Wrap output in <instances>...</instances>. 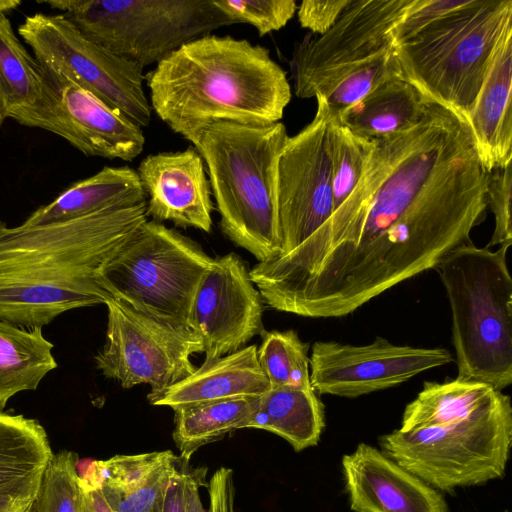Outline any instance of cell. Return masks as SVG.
<instances>
[{
  "label": "cell",
  "instance_id": "cell-1",
  "mask_svg": "<svg viewBox=\"0 0 512 512\" xmlns=\"http://www.w3.org/2000/svg\"><path fill=\"white\" fill-rule=\"evenodd\" d=\"M488 177L467 121L429 101L414 127L372 139L350 196L276 266L271 307L343 317L436 268L484 221Z\"/></svg>",
  "mask_w": 512,
  "mask_h": 512
},
{
  "label": "cell",
  "instance_id": "cell-2",
  "mask_svg": "<svg viewBox=\"0 0 512 512\" xmlns=\"http://www.w3.org/2000/svg\"><path fill=\"white\" fill-rule=\"evenodd\" d=\"M147 219L146 202L46 225L0 219V320L43 328L69 310L104 304L100 268Z\"/></svg>",
  "mask_w": 512,
  "mask_h": 512
},
{
  "label": "cell",
  "instance_id": "cell-3",
  "mask_svg": "<svg viewBox=\"0 0 512 512\" xmlns=\"http://www.w3.org/2000/svg\"><path fill=\"white\" fill-rule=\"evenodd\" d=\"M394 462L440 491L485 484L505 474L512 406L492 386L455 378L425 382L401 427L379 438Z\"/></svg>",
  "mask_w": 512,
  "mask_h": 512
},
{
  "label": "cell",
  "instance_id": "cell-4",
  "mask_svg": "<svg viewBox=\"0 0 512 512\" xmlns=\"http://www.w3.org/2000/svg\"><path fill=\"white\" fill-rule=\"evenodd\" d=\"M146 78L152 110L183 138L218 121L280 122L292 96L286 72L267 48L231 36L191 40Z\"/></svg>",
  "mask_w": 512,
  "mask_h": 512
},
{
  "label": "cell",
  "instance_id": "cell-5",
  "mask_svg": "<svg viewBox=\"0 0 512 512\" xmlns=\"http://www.w3.org/2000/svg\"><path fill=\"white\" fill-rule=\"evenodd\" d=\"M287 138L281 122L229 121L210 123L185 137L206 164L219 228L258 262L280 253L277 164Z\"/></svg>",
  "mask_w": 512,
  "mask_h": 512
},
{
  "label": "cell",
  "instance_id": "cell-6",
  "mask_svg": "<svg viewBox=\"0 0 512 512\" xmlns=\"http://www.w3.org/2000/svg\"><path fill=\"white\" fill-rule=\"evenodd\" d=\"M465 243L436 266L452 312L456 378L501 391L512 383V279L507 253Z\"/></svg>",
  "mask_w": 512,
  "mask_h": 512
},
{
  "label": "cell",
  "instance_id": "cell-7",
  "mask_svg": "<svg viewBox=\"0 0 512 512\" xmlns=\"http://www.w3.org/2000/svg\"><path fill=\"white\" fill-rule=\"evenodd\" d=\"M510 21L512 0H465L393 46L403 78L466 120Z\"/></svg>",
  "mask_w": 512,
  "mask_h": 512
},
{
  "label": "cell",
  "instance_id": "cell-8",
  "mask_svg": "<svg viewBox=\"0 0 512 512\" xmlns=\"http://www.w3.org/2000/svg\"><path fill=\"white\" fill-rule=\"evenodd\" d=\"M212 261L197 242L147 219L102 265L97 280L137 310L192 329L194 299Z\"/></svg>",
  "mask_w": 512,
  "mask_h": 512
},
{
  "label": "cell",
  "instance_id": "cell-9",
  "mask_svg": "<svg viewBox=\"0 0 512 512\" xmlns=\"http://www.w3.org/2000/svg\"><path fill=\"white\" fill-rule=\"evenodd\" d=\"M88 40L144 68L235 24L212 0H47Z\"/></svg>",
  "mask_w": 512,
  "mask_h": 512
},
{
  "label": "cell",
  "instance_id": "cell-10",
  "mask_svg": "<svg viewBox=\"0 0 512 512\" xmlns=\"http://www.w3.org/2000/svg\"><path fill=\"white\" fill-rule=\"evenodd\" d=\"M17 31L41 66L68 77L139 127L150 124L142 67L85 38L63 14L34 13Z\"/></svg>",
  "mask_w": 512,
  "mask_h": 512
},
{
  "label": "cell",
  "instance_id": "cell-11",
  "mask_svg": "<svg viewBox=\"0 0 512 512\" xmlns=\"http://www.w3.org/2000/svg\"><path fill=\"white\" fill-rule=\"evenodd\" d=\"M106 341L95 356L97 369L123 388L148 384L162 391L195 371L191 356L203 353L189 327L155 318L108 295Z\"/></svg>",
  "mask_w": 512,
  "mask_h": 512
},
{
  "label": "cell",
  "instance_id": "cell-12",
  "mask_svg": "<svg viewBox=\"0 0 512 512\" xmlns=\"http://www.w3.org/2000/svg\"><path fill=\"white\" fill-rule=\"evenodd\" d=\"M17 123L51 132L86 156L132 161L145 145L141 127L68 77L41 66L35 100L15 111Z\"/></svg>",
  "mask_w": 512,
  "mask_h": 512
},
{
  "label": "cell",
  "instance_id": "cell-13",
  "mask_svg": "<svg viewBox=\"0 0 512 512\" xmlns=\"http://www.w3.org/2000/svg\"><path fill=\"white\" fill-rule=\"evenodd\" d=\"M315 98L313 120L296 135L288 136L278 158V256L289 254L313 238L333 213L326 140L329 110L322 96Z\"/></svg>",
  "mask_w": 512,
  "mask_h": 512
},
{
  "label": "cell",
  "instance_id": "cell-14",
  "mask_svg": "<svg viewBox=\"0 0 512 512\" xmlns=\"http://www.w3.org/2000/svg\"><path fill=\"white\" fill-rule=\"evenodd\" d=\"M412 0H351L319 38L298 44L291 67L294 92L312 98L344 71L393 48V29Z\"/></svg>",
  "mask_w": 512,
  "mask_h": 512
},
{
  "label": "cell",
  "instance_id": "cell-15",
  "mask_svg": "<svg viewBox=\"0 0 512 512\" xmlns=\"http://www.w3.org/2000/svg\"><path fill=\"white\" fill-rule=\"evenodd\" d=\"M452 361L444 348L395 345L382 337L367 345L317 341L309 359L310 382L319 394L356 398L395 387Z\"/></svg>",
  "mask_w": 512,
  "mask_h": 512
},
{
  "label": "cell",
  "instance_id": "cell-16",
  "mask_svg": "<svg viewBox=\"0 0 512 512\" xmlns=\"http://www.w3.org/2000/svg\"><path fill=\"white\" fill-rule=\"evenodd\" d=\"M263 299L249 270L235 253L213 258L192 307V329L201 339L204 361L233 353L264 331Z\"/></svg>",
  "mask_w": 512,
  "mask_h": 512
},
{
  "label": "cell",
  "instance_id": "cell-17",
  "mask_svg": "<svg viewBox=\"0 0 512 512\" xmlns=\"http://www.w3.org/2000/svg\"><path fill=\"white\" fill-rule=\"evenodd\" d=\"M136 171L146 194L147 217L210 232L211 188L204 161L193 146L148 155Z\"/></svg>",
  "mask_w": 512,
  "mask_h": 512
},
{
  "label": "cell",
  "instance_id": "cell-18",
  "mask_svg": "<svg viewBox=\"0 0 512 512\" xmlns=\"http://www.w3.org/2000/svg\"><path fill=\"white\" fill-rule=\"evenodd\" d=\"M342 469L354 512H448L439 490L369 444L345 454Z\"/></svg>",
  "mask_w": 512,
  "mask_h": 512
},
{
  "label": "cell",
  "instance_id": "cell-19",
  "mask_svg": "<svg viewBox=\"0 0 512 512\" xmlns=\"http://www.w3.org/2000/svg\"><path fill=\"white\" fill-rule=\"evenodd\" d=\"M512 21L492 52L481 89L466 119L478 156L490 173L512 160Z\"/></svg>",
  "mask_w": 512,
  "mask_h": 512
},
{
  "label": "cell",
  "instance_id": "cell-20",
  "mask_svg": "<svg viewBox=\"0 0 512 512\" xmlns=\"http://www.w3.org/2000/svg\"><path fill=\"white\" fill-rule=\"evenodd\" d=\"M270 389L257 358V346L249 345L215 360L204 361L176 384L147 398L155 406L174 411L202 403L259 397Z\"/></svg>",
  "mask_w": 512,
  "mask_h": 512
},
{
  "label": "cell",
  "instance_id": "cell-21",
  "mask_svg": "<svg viewBox=\"0 0 512 512\" xmlns=\"http://www.w3.org/2000/svg\"><path fill=\"white\" fill-rule=\"evenodd\" d=\"M143 202H146V194L136 170L129 166H105L96 174L73 183L49 204L40 206L22 224L46 225Z\"/></svg>",
  "mask_w": 512,
  "mask_h": 512
},
{
  "label": "cell",
  "instance_id": "cell-22",
  "mask_svg": "<svg viewBox=\"0 0 512 512\" xmlns=\"http://www.w3.org/2000/svg\"><path fill=\"white\" fill-rule=\"evenodd\" d=\"M52 456L36 419L0 411V495L36 499Z\"/></svg>",
  "mask_w": 512,
  "mask_h": 512
},
{
  "label": "cell",
  "instance_id": "cell-23",
  "mask_svg": "<svg viewBox=\"0 0 512 512\" xmlns=\"http://www.w3.org/2000/svg\"><path fill=\"white\" fill-rule=\"evenodd\" d=\"M428 102L404 78H394L336 116L354 134L376 139L414 127L424 116Z\"/></svg>",
  "mask_w": 512,
  "mask_h": 512
},
{
  "label": "cell",
  "instance_id": "cell-24",
  "mask_svg": "<svg viewBox=\"0 0 512 512\" xmlns=\"http://www.w3.org/2000/svg\"><path fill=\"white\" fill-rule=\"evenodd\" d=\"M324 426V407L314 389L270 388L246 428L274 433L299 452L319 442Z\"/></svg>",
  "mask_w": 512,
  "mask_h": 512
},
{
  "label": "cell",
  "instance_id": "cell-25",
  "mask_svg": "<svg viewBox=\"0 0 512 512\" xmlns=\"http://www.w3.org/2000/svg\"><path fill=\"white\" fill-rule=\"evenodd\" d=\"M54 345L42 328H24L0 320V411L16 394L36 390L57 368Z\"/></svg>",
  "mask_w": 512,
  "mask_h": 512
},
{
  "label": "cell",
  "instance_id": "cell-26",
  "mask_svg": "<svg viewBox=\"0 0 512 512\" xmlns=\"http://www.w3.org/2000/svg\"><path fill=\"white\" fill-rule=\"evenodd\" d=\"M259 397L226 399L175 410L172 436L181 458L188 461L200 447L246 428Z\"/></svg>",
  "mask_w": 512,
  "mask_h": 512
},
{
  "label": "cell",
  "instance_id": "cell-27",
  "mask_svg": "<svg viewBox=\"0 0 512 512\" xmlns=\"http://www.w3.org/2000/svg\"><path fill=\"white\" fill-rule=\"evenodd\" d=\"M41 65L17 37L10 19L0 14V125L37 97Z\"/></svg>",
  "mask_w": 512,
  "mask_h": 512
},
{
  "label": "cell",
  "instance_id": "cell-28",
  "mask_svg": "<svg viewBox=\"0 0 512 512\" xmlns=\"http://www.w3.org/2000/svg\"><path fill=\"white\" fill-rule=\"evenodd\" d=\"M261 337L257 358L270 388L313 389L308 343L303 342L294 330H264Z\"/></svg>",
  "mask_w": 512,
  "mask_h": 512
},
{
  "label": "cell",
  "instance_id": "cell-29",
  "mask_svg": "<svg viewBox=\"0 0 512 512\" xmlns=\"http://www.w3.org/2000/svg\"><path fill=\"white\" fill-rule=\"evenodd\" d=\"M326 140L334 212L357 186L372 148V139L354 134L336 115L329 113Z\"/></svg>",
  "mask_w": 512,
  "mask_h": 512
},
{
  "label": "cell",
  "instance_id": "cell-30",
  "mask_svg": "<svg viewBox=\"0 0 512 512\" xmlns=\"http://www.w3.org/2000/svg\"><path fill=\"white\" fill-rule=\"evenodd\" d=\"M403 78L394 47L339 74L315 93L324 98L329 113L338 115L385 81Z\"/></svg>",
  "mask_w": 512,
  "mask_h": 512
},
{
  "label": "cell",
  "instance_id": "cell-31",
  "mask_svg": "<svg viewBox=\"0 0 512 512\" xmlns=\"http://www.w3.org/2000/svg\"><path fill=\"white\" fill-rule=\"evenodd\" d=\"M78 460L69 450L53 454L34 501L36 512H79Z\"/></svg>",
  "mask_w": 512,
  "mask_h": 512
},
{
  "label": "cell",
  "instance_id": "cell-32",
  "mask_svg": "<svg viewBox=\"0 0 512 512\" xmlns=\"http://www.w3.org/2000/svg\"><path fill=\"white\" fill-rule=\"evenodd\" d=\"M173 453L170 450L134 455H115L105 461H91L99 485L125 494L140 486Z\"/></svg>",
  "mask_w": 512,
  "mask_h": 512
},
{
  "label": "cell",
  "instance_id": "cell-33",
  "mask_svg": "<svg viewBox=\"0 0 512 512\" xmlns=\"http://www.w3.org/2000/svg\"><path fill=\"white\" fill-rule=\"evenodd\" d=\"M213 4L235 24L254 26L259 36L278 31L297 10L294 0H212Z\"/></svg>",
  "mask_w": 512,
  "mask_h": 512
},
{
  "label": "cell",
  "instance_id": "cell-34",
  "mask_svg": "<svg viewBox=\"0 0 512 512\" xmlns=\"http://www.w3.org/2000/svg\"><path fill=\"white\" fill-rule=\"evenodd\" d=\"M178 461L173 453L144 483L128 493L119 494L103 486L101 491L115 512H162L168 479Z\"/></svg>",
  "mask_w": 512,
  "mask_h": 512
},
{
  "label": "cell",
  "instance_id": "cell-35",
  "mask_svg": "<svg viewBox=\"0 0 512 512\" xmlns=\"http://www.w3.org/2000/svg\"><path fill=\"white\" fill-rule=\"evenodd\" d=\"M511 186V162L489 173L486 199L494 215V230L487 248L512 243Z\"/></svg>",
  "mask_w": 512,
  "mask_h": 512
},
{
  "label": "cell",
  "instance_id": "cell-36",
  "mask_svg": "<svg viewBox=\"0 0 512 512\" xmlns=\"http://www.w3.org/2000/svg\"><path fill=\"white\" fill-rule=\"evenodd\" d=\"M464 2L465 0H412L404 16L393 29V46Z\"/></svg>",
  "mask_w": 512,
  "mask_h": 512
},
{
  "label": "cell",
  "instance_id": "cell-37",
  "mask_svg": "<svg viewBox=\"0 0 512 512\" xmlns=\"http://www.w3.org/2000/svg\"><path fill=\"white\" fill-rule=\"evenodd\" d=\"M351 0H305L298 10V21L303 28L323 35L337 21Z\"/></svg>",
  "mask_w": 512,
  "mask_h": 512
},
{
  "label": "cell",
  "instance_id": "cell-38",
  "mask_svg": "<svg viewBox=\"0 0 512 512\" xmlns=\"http://www.w3.org/2000/svg\"><path fill=\"white\" fill-rule=\"evenodd\" d=\"M209 505L207 512H235L233 471L221 467L214 472L207 485Z\"/></svg>",
  "mask_w": 512,
  "mask_h": 512
},
{
  "label": "cell",
  "instance_id": "cell-39",
  "mask_svg": "<svg viewBox=\"0 0 512 512\" xmlns=\"http://www.w3.org/2000/svg\"><path fill=\"white\" fill-rule=\"evenodd\" d=\"M180 459L172 470L166 486L162 512H187L188 467Z\"/></svg>",
  "mask_w": 512,
  "mask_h": 512
},
{
  "label": "cell",
  "instance_id": "cell-40",
  "mask_svg": "<svg viewBox=\"0 0 512 512\" xmlns=\"http://www.w3.org/2000/svg\"><path fill=\"white\" fill-rule=\"evenodd\" d=\"M79 512H115L104 497L100 485L78 477Z\"/></svg>",
  "mask_w": 512,
  "mask_h": 512
},
{
  "label": "cell",
  "instance_id": "cell-41",
  "mask_svg": "<svg viewBox=\"0 0 512 512\" xmlns=\"http://www.w3.org/2000/svg\"><path fill=\"white\" fill-rule=\"evenodd\" d=\"M206 471L205 467L188 469L187 512H207L202 504L199 493V488L205 485Z\"/></svg>",
  "mask_w": 512,
  "mask_h": 512
},
{
  "label": "cell",
  "instance_id": "cell-42",
  "mask_svg": "<svg viewBox=\"0 0 512 512\" xmlns=\"http://www.w3.org/2000/svg\"><path fill=\"white\" fill-rule=\"evenodd\" d=\"M35 499L0 495V512H25Z\"/></svg>",
  "mask_w": 512,
  "mask_h": 512
},
{
  "label": "cell",
  "instance_id": "cell-43",
  "mask_svg": "<svg viewBox=\"0 0 512 512\" xmlns=\"http://www.w3.org/2000/svg\"><path fill=\"white\" fill-rule=\"evenodd\" d=\"M21 5L19 0H0V14H5Z\"/></svg>",
  "mask_w": 512,
  "mask_h": 512
},
{
  "label": "cell",
  "instance_id": "cell-44",
  "mask_svg": "<svg viewBox=\"0 0 512 512\" xmlns=\"http://www.w3.org/2000/svg\"><path fill=\"white\" fill-rule=\"evenodd\" d=\"M25 512H36L34 502L25 510Z\"/></svg>",
  "mask_w": 512,
  "mask_h": 512
},
{
  "label": "cell",
  "instance_id": "cell-45",
  "mask_svg": "<svg viewBox=\"0 0 512 512\" xmlns=\"http://www.w3.org/2000/svg\"><path fill=\"white\" fill-rule=\"evenodd\" d=\"M505 512H508V511H505Z\"/></svg>",
  "mask_w": 512,
  "mask_h": 512
}]
</instances>
